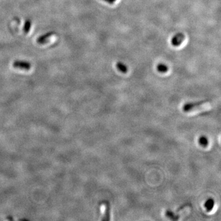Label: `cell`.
I'll return each instance as SVG.
<instances>
[{
  "mask_svg": "<svg viewBox=\"0 0 221 221\" xmlns=\"http://www.w3.org/2000/svg\"><path fill=\"white\" fill-rule=\"evenodd\" d=\"M212 101L210 100L189 103L184 106V110L187 113L199 111V110H205L210 109V107L212 106Z\"/></svg>",
  "mask_w": 221,
  "mask_h": 221,
  "instance_id": "6da1fadb",
  "label": "cell"
},
{
  "mask_svg": "<svg viewBox=\"0 0 221 221\" xmlns=\"http://www.w3.org/2000/svg\"><path fill=\"white\" fill-rule=\"evenodd\" d=\"M12 66L15 68L25 71L30 70L32 68L31 63L23 60H16L13 62Z\"/></svg>",
  "mask_w": 221,
  "mask_h": 221,
  "instance_id": "7a4b0ae2",
  "label": "cell"
},
{
  "mask_svg": "<svg viewBox=\"0 0 221 221\" xmlns=\"http://www.w3.org/2000/svg\"><path fill=\"white\" fill-rule=\"evenodd\" d=\"M185 36L182 33L176 34L171 39V44L173 46H179L184 40Z\"/></svg>",
  "mask_w": 221,
  "mask_h": 221,
  "instance_id": "3957f363",
  "label": "cell"
},
{
  "mask_svg": "<svg viewBox=\"0 0 221 221\" xmlns=\"http://www.w3.org/2000/svg\"><path fill=\"white\" fill-rule=\"evenodd\" d=\"M103 210V220H110V205L107 201L103 203L102 206Z\"/></svg>",
  "mask_w": 221,
  "mask_h": 221,
  "instance_id": "277c9868",
  "label": "cell"
},
{
  "mask_svg": "<svg viewBox=\"0 0 221 221\" xmlns=\"http://www.w3.org/2000/svg\"><path fill=\"white\" fill-rule=\"evenodd\" d=\"M53 35V32H52L46 33L43 35L40 36L39 37H38L36 40V42L37 43L39 44H44L47 42L49 38Z\"/></svg>",
  "mask_w": 221,
  "mask_h": 221,
  "instance_id": "5b68a950",
  "label": "cell"
},
{
  "mask_svg": "<svg viewBox=\"0 0 221 221\" xmlns=\"http://www.w3.org/2000/svg\"><path fill=\"white\" fill-rule=\"evenodd\" d=\"M116 67L119 71L123 73H126L128 71L127 66L122 62H117L116 63Z\"/></svg>",
  "mask_w": 221,
  "mask_h": 221,
  "instance_id": "8992f818",
  "label": "cell"
},
{
  "mask_svg": "<svg viewBox=\"0 0 221 221\" xmlns=\"http://www.w3.org/2000/svg\"><path fill=\"white\" fill-rule=\"evenodd\" d=\"M214 204V202L213 199H209L208 201H207L204 204V207H205L206 211L208 212L211 211L213 208Z\"/></svg>",
  "mask_w": 221,
  "mask_h": 221,
  "instance_id": "52a82bcc",
  "label": "cell"
},
{
  "mask_svg": "<svg viewBox=\"0 0 221 221\" xmlns=\"http://www.w3.org/2000/svg\"><path fill=\"white\" fill-rule=\"evenodd\" d=\"M32 27V21L29 19L26 20V21L24 23V26H23V32L25 33H28L31 29Z\"/></svg>",
  "mask_w": 221,
  "mask_h": 221,
  "instance_id": "ba28073f",
  "label": "cell"
},
{
  "mask_svg": "<svg viewBox=\"0 0 221 221\" xmlns=\"http://www.w3.org/2000/svg\"><path fill=\"white\" fill-rule=\"evenodd\" d=\"M157 69L158 71H159L160 73H164L168 70V67L164 63H160L157 65Z\"/></svg>",
  "mask_w": 221,
  "mask_h": 221,
  "instance_id": "9c48e42d",
  "label": "cell"
},
{
  "mask_svg": "<svg viewBox=\"0 0 221 221\" xmlns=\"http://www.w3.org/2000/svg\"><path fill=\"white\" fill-rule=\"evenodd\" d=\"M199 143L203 147H206L208 144V141L205 136H201L199 139Z\"/></svg>",
  "mask_w": 221,
  "mask_h": 221,
  "instance_id": "30bf717a",
  "label": "cell"
},
{
  "mask_svg": "<svg viewBox=\"0 0 221 221\" xmlns=\"http://www.w3.org/2000/svg\"><path fill=\"white\" fill-rule=\"evenodd\" d=\"M103 1H104V2H106V3H109L110 5H113L116 1V0H103Z\"/></svg>",
  "mask_w": 221,
  "mask_h": 221,
  "instance_id": "8fae6325",
  "label": "cell"
}]
</instances>
